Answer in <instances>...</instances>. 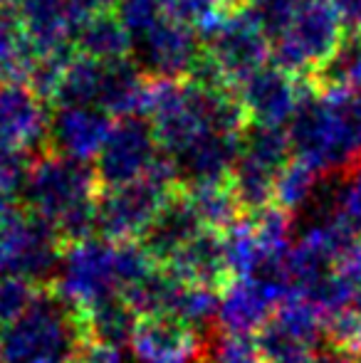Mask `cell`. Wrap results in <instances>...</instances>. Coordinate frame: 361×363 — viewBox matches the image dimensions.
I'll list each match as a JSON object with an SVG mask.
<instances>
[{
    "label": "cell",
    "mask_w": 361,
    "mask_h": 363,
    "mask_svg": "<svg viewBox=\"0 0 361 363\" xmlns=\"http://www.w3.org/2000/svg\"><path fill=\"white\" fill-rule=\"evenodd\" d=\"M292 156L324 173H349L361 166V91L339 86L307 89L287 124Z\"/></svg>",
    "instance_id": "obj_1"
},
{
    "label": "cell",
    "mask_w": 361,
    "mask_h": 363,
    "mask_svg": "<svg viewBox=\"0 0 361 363\" xmlns=\"http://www.w3.org/2000/svg\"><path fill=\"white\" fill-rule=\"evenodd\" d=\"M154 267V257L136 240L89 235L65 245L52 277V291L70 309L82 314L111 296H124Z\"/></svg>",
    "instance_id": "obj_2"
},
{
    "label": "cell",
    "mask_w": 361,
    "mask_h": 363,
    "mask_svg": "<svg viewBox=\"0 0 361 363\" xmlns=\"http://www.w3.org/2000/svg\"><path fill=\"white\" fill-rule=\"evenodd\" d=\"M20 193L28 211L45 220L62 242L89 238L91 230H96L101 186L94 168L84 161L45 148L30 158Z\"/></svg>",
    "instance_id": "obj_3"
},
{
    "label": "cell",
    "mask_w": 361,
    "mask_h": 363,
    "mask_svg": "<svg viewBox=\"0 0 361 363\" xmlns=\"http://www.w3.org/2000/svg\"><path fill=\"white\" fill-rule=\"evenodd\" d=\"M82 339L77 314L55 291H40L30 309L5 326L0 363H74Z\"/></svg>",
    "instance_id": "obj_4"
},
{
    "label": "cell",
    "mask_w": 361,
    "mask_h": 363,
    "mask_svg": "<svg viewBox=\"0 0 361 363\" xmlns=\"http://www.w3.org/2000/svg\"><path fill=\"white\" fill-rule=\"evenodd\" d=\"M179 188V173L164 153L146 178L101 191L96 203V233L106 240H141Z\"/></svg>",
    "instance_id": "obj_5"
},
{
    "label": "cell",
    "mask_w": 361,
    "mask_h": 363,
    "mask_svg": "<svg viewBox=\"0 0 361 363\" xmlns=\"http://www.w3.org/2000/svg\"><path fill=\"white\" fill-rule=\"evenodd\" d=\"M344 35L347 30L332 0H299L289 28L270 45V62L299 79H309L332 57Z\"/></svg>",
    "instance_id": "obj_6"
},
{
    "label": "cell",
    "mask_w": 361,
    "mask_h": 363,
    "mask_svg": "<svg viewBox=\"0 0 361 363\" xmlns=\"http://www.w3.org/2000/svg\"><path fill=\"white\" fill-rule=\"evenodd\" d=\"M60 238L33 213L10 211L0 220V277H20L40 284L55 277L60 262Z\"/></svg>",
    "instance_id": "obj_7"
},
{
    "label": "cell",
    "mask_w": 361,
    "mask_h": 363,
    "mask_svg": "<svg viewBox=\"0 0 361 363\" xmlns=\"http://www.w3.org/2000/svg\"><path fill=\"white\" fill-rule=\"evenodd\" d=\"M164 151L146 116H119L94 158L96 181L101 191L129 186L149 176Z\"/></svg>",
    "instance_id": "obj_8"
},
{
    "label": "cell",
    "mask_w": 361,
    "mask_h": 363,
    "mask_svg": "<svg viewBox=\"0 0 361 363\" xmlns=\"http://www.w3.org/2000/svg\"><path fill=\"white\" fill-rule=\"evenodd\" d=\"M206 52L213 55L231 86L270 62V40L245 18L243 10H221L196 25Z\"/></svg>",
    "instance_id": "obj_9"
},
{
    "label": "cell",
    "mask_w": 361,
    "mask_h": 363,
    "mask_svg": "<svg viewBox=\"0 0 361 363\" xmlns=\"http://www.w3.org/2000/svg\"><path fill=\"white\" fill-rule=\"evenodd\" d=\"M292 291L284 267L265 269L250 277H233L221 291L218 326L252 334L272 319L277 306Z\"/></svg>",
    "instance_id": "obj_10"
},
{
    "label": "cell",
    "mask_w": 361,
    "mask_h": 363,
    "mask_svg": "<svg viewBox=\"0 0 361 363\" xmlns=\"http://www.w3.org/2000/svg\"><path fill=\"white\" fill-rule=\"evenodd\" d=\"M201 52L203 43L198 30L174 15L131 38V60L146 77L186 79Z\"/></svg>",
    "instance_id": "obj_11"
},
{
    "label": "cell",
    "mask_w": 361,
    "mask_h": 363,
    "mask_svg": "<svg viewBox=\"0 0 361 363\" xmlns=\"http://www.w3.org/2000/svg\"><path fill=\"white\" fill-rule=\"evenodd\" d=\"M233 89H235L238 99L245 109L248 121L287 126L292 121L294 111H297L299 101H302L307 82L302 84L299 77L267 62L260 69L248 74L245 79L238 82Z\"/></svg>",
    "instance_id": "obj_12"
},
{
    "label": "cell",
    "mask_w": 361,
    "mask_h": 363,
    "mask_svg": "<svg viewBox=\"0 0 361 363\" xmlns=\"http://www.w3.org/2000/svg\"><path fill=\"white\" fill-rule=\"evenodd\" d=\"M50 111L28 84H0V139L28 156L48 148Z\"/></svg>",
    "instance_id": "obj_13"
},
{
    "label": "cell",
    "mask_w": 361,
    "mask_h": 363,
    "mask_svg": "<svg viewBox=\"0 0 361 363\" xmlns=\"http://www.w3.org/2000/svg\"><path fill=\"white\" fill-rule=\"evenodd\" d=\"M111 131V114L99 106H55L50 111L48 148L74 161H94Z\"/></svg>",
    "instance_id": "obj_14"
},
{
    "label": "cell",
    "mask_w": 361,
    "mask_h": 363,
    "mask_svg": "<svg viewBox=\"0 0 361 363\" xmlns=\"http://www.w3.org/2000/svg\"><path fill=\"white\" fill-rule=\"evenodd\" d=\"M129 349L139 363H201L203 336L169 316H139Z\"/></svg>",
    "instance_id": "obj_15"
},
{
    "label": "cell",
    "mask_w": 361,
    "mask_h": 363,
    "mask_svg": "<svg viewBox=\"0 0 361 363\" xmlns=\"http://www.w3.org/2000/svg\"><path fill=\"white\" fill-rule=\"evenodd\" d=\"M240 139L243 134L206 131L186 148H181L176 156H169L179 173L181 186L231 181V173L240 156Z\"/></svg>",
    "instance_id": "obj_16"
},
{
    "label": "cell",
    "mask_w": 361,
    "mask_h": 363,
    "mask_svg": "<svg viewBox=\"0 0 361 363\" xmlns=\"http://www.w3.org/2000/svg\"><path fill=\"white\" fill-rule=\"evenodd\" d=\"M169 272L181 277L183 282L203 284V287H226L233 279L228 264L226 238L221 230H201L164 264Z\"/></svg>",
    "instance_id": "obj_17"
},
{
    "label": "cell",
    "mask_w": 361,
    "mask_h": 363,
    "mask_svg": "<svg viewBox=\"0 0 361 363\" xmlns=\"http://www.w3.org/2000/svg\"><path fill=\"white\" fill-rule=\"evenodd\" d=\"M15 10H18L25 38L38 48L40 55L74 48L72 33L77 23L67 0H20Z\"/></svg>",
    "instance_id": "obj_18"
},
{
    "label": "cell",
    "mask_w": 361,
    "mask_h": 363,
    "mask_svg": "<svg viewBox=\"0 0 361 363\" xmlns=\"http://www.w3.org/2000/svg\"><path fill=\"white\" fill-rule=\"evenodd\" d=\"M201 230H206V225L201 223V218L196 216L193 206L188 203L183 186L174 193L166 208L159 213V218L154 220V225L149 228V233L144 235V247L146 252L154 257L156 264L164 267L171 257L188 242L196 238Z\"/></svg>",
    "instance_id": "obj_19"
},
{
    "label": "cell",
    "mask_w": 361,
    "mask_h": 363,
    "mask_svg": "<svg viewBox=\"0 0 361 363\" xmlns=\"http://www.w3.org/2000/svg\"><path fill=\"white\" fill-rule=\"evenodd\" d=\"M72 45L77 55L91 60L131 57V35L116 13H99L74 25Z\"/></svg>",
    "instance_id": "obj_20"
},
{
    "label": "cell",
    "mask_w": 361,
    "mask_h": 363,
    "mask_svg": "<svg viewBox=\"0 0 361 363\" xmlns=\"http://www.w3.org/2000/svg\"><path fill=\"white\" fill-rule=\"evenodd\" d=\"M77 314V311H74ZM79 326H82L84 339L106 341V344H126L134 334V326L139 321V314L131 309V304L124 296H111L101 304L77 314Z\"/></svg>",
    "instance_id": "obj_21"
},
{
    "label": "cell",
    "mask_w": 361,
    "mask_h": 363,
    "mask_svg": "<svg viewBox=\"0 0 361 363\" xmlns=\"http://www.w3.org/2000/svg\"><path fill=\"white\" fill-rule=\"evenodd\" d=\"M188 203L193 206L196 216L208 230H228L238 218H240V201L233 191L231 181L216 183H191L183 186Z\"/></svg>",
    "instance_id": "obj_22"
},
{
    "label": "cell",
    "mask_w": 361,
    "mask_h": 363,
    "mask_svg": "<svg viewBox=\"0 0 361 363\" xmlns=\"http://www.w3.org/2000/svg\"><path fill=\"white\" fill-rule=\"evenodd\" d=\"M104 60H91L84 55H74L67 65L60 86L55 91V106H99Z\"/></svg>",
    "instance_id": "obj_23"
},
{
    "label": "cell",
    "mask_w": 361,
    "mask_h": 363,
    "mask_svg": "<svg viewBox=\"0 0 361 363\" xmlns=\"http://www.w3.org/2000/svg\"><path fill=\"white\" fill-rule=\"evenodd\" d=\"M201 363H265L260 341L245 331L213 326L203 334Z\"/></svg>",
    "instance_id": "obj_24"
},
{
    "label": "cell",
    "mask_w": 361,
    "mask_h": 363,
    "mask_svg": "<svg viewBox=\"0 0 361 363\" xmlns=\"http://www.w3.org/2000/svg\"><path fill=\"white\" fill-rule=\"evenodd\" d=\"M314 86H339L361 91V35H344L334 55L309 77Z\"/></svg>",
    "instance_id": "obj_25"
},
{
    "label": "cell",
    "mask_w": 361,
    "mask_h": 363,
    "mask_svg": "<svg viewBox=\"0 0 361 363\" xmlns=\"http://www.w3.org/2000/svg\"><path fill=\"white\" fill-rule=\"evenodd\" d=\"M317 176L319 173L312 166H307L299 158H289L287 166L277 173L272 203L289 213L302 211L317 196Z\"/></svg>",
    "instance_id": "obj_26"
},
{
    "label": "cell",
    "mask_w": 361,
    "mask_h": 363,
    "mask_svg": "<svg viewBox=\"0 0 361 363\" xmlns=\"http://www.w3.org/2000/svg\"><path fill=\"white\" fill-rule=\"evenodd\" d=\"M299 0H243L240 8L245 18L270 40V45L277 38H282L284 30L289 28L297 10Z\"/></svg>",
    "instance_id": "obj_27"
},
{
    "label": "cell",
    "mask_w": 361,
    "mask_h": 363,
    "mask_svg": "<svg viewBox=\"0 0 361 363\" xmlns=\"http://www.w3.org/2000/svg\"><path fill=\"white\" fill-rule=\"evenodd\" d=\"M324 339L329 341L334 354L361 356V311L359 309H337L324 316Z\"/></svg>",
    "instance_id": "obj_28"
},
{
    "label": "cell",
    "mask_w": 361,
    "mask_h": 363,
    "mask_svg": "<svg viewBox=\"0 0 361 363\" xmlns=\"http://www.w3.org/2000/svg\"><path fill=\"white\" fill-rule=\"evenodd\" d=\"M114 13L121 20V25L129 30L131 38H136L164 18H169L171 10L169 0H116Z\"/></svg>",
    "instance_id": "obj_29"
},
{
    "label": "cell",
    "mask_w": 361,
    "mask_h": 363,
    "mask_svg": "<svg viewBox=\"0 0 361 363\" xmlns=\"http://www.w3.org/2000/svg\"><path fill=\"white\" fill-rule=\"evenodd\" d=\"M40 289L35 282L20 277H0V326H8L38 299Z\"/></svg>",
    "instance_id": "obj_30"
},
{
    "label": "cell",
    "mask_w": 361,
    "mask_h": 363,
    "mask_svg": "<svg viewBox=\"0 0 361 363\" xmlns=\"http://www.w3.org/2000/svg\"><path fill=\"white\" fill-rule=\"evenodd\" d=\"M332 211L347 220L357 233H361V166L344 173L342 186L334 191Z\"/></svg>",
    "instance_id": "obj_31"
},
{
    "label": "cell",
    "mask_w": 361,
    "mask_h": 363,
    "mask_svg": "<svg viewBox=\"0 0 361 363\" xmlns=\"http://www.w3.org/2000/svg\"><path fill=\"white\" fill-rule=\"evenodd\" d=\"M74 363H124V354H121V346L116 344L82 339Z\"/></svg>",
    "instance_id": "obj_32"
},
{
    "label": "cell",
    "mask_w": 361,
    "mask_h": 363,
    "mask_svg": "<svg viewBox=\"0 0 361 363\" xmlns=\"http://www.w3.org/2000/svg\"><path fill=\"white\" fill-rule=\"evenodd\" d=\"M25 38L18 10H0V57Z\"/></svg>",
    "instance_id": "obj_33"
},
{
    "label": "cell",
    "mask_w": 361,
    "mask_h": 363,
    "mask_svg": "<svg viewBox=\"0 0 361 363\" xmlns=\"http://www.w3.org/2000/svg\"><path fill=\"white\" fill-rule=\"evenodd\" d=\"M349 35H361V0H332Z\"/></svg>",
    "instance_id": "obj_34"
},
{
    "label": "cell",
    "mask_w": 361,
    "mask_h": 363,
    "mask_svg": "<svg viewBox=\"0 0 361 363\" xmlns=\"http://www.w3.org/2000/svg\"><path fill=\"white\" fill-rule=\"evenodd\" d=\"M67 3H70V10H72L74 23H79V20L91 18V15L114 10L116 0H67Z\"/></svg>",
    "instance_id": "obj_35"
},
{
    "label": "cell",
    "mask_w": 361,
    "mask_h": 363,
    "mask_svg": "<svg viewBox=\"0 0 361 363\" xmlns=\"http://www.w3.org/2000/svg\"><path fill=\"white\" fill-rule=\"evenodd\" d=\"M15 193H18V191H13V188H8V186H3V183H0V220L8 216L10 211H13Z\"/></svg>",
    "instance_id": "obj_36"
},
{
    "label": "cell",
    "mask_w": 361,
    "mask_h": 363,
    "mask_svg": "<svg viewBox=\"0 0 361 363\" xmlns=\"http://www.w3.org/2000/svg\"><path fill=\"white\" fill-rule=\"evenodd\" d=\"M324 363H361L357 356H347V354H332L329 359H324Z\"/></svg>",
    "instance_id": "obj_37"
},
{
    "label": "cell",
    "mask_w": 361,
    "mask_h": 363,
    "mask_svg": "<svg viewBox=\"0 0 361 363\" xmlns=\"http://www.w3.org/2000/svg\"><path fill=\"white\" fill-rule=\"evenodd\" d=\"M20 0H0V10H15Z\"/></svg>",
    "instance_id": "obj_38"
},
{
    "label": "cell",
    "mask_w": 361,
    "mask_h": 363,
    "mask_svg": "<svg viewBox=\"0 0 361 363\" xmlns=\"http://www.w3.org/2000/svg\"><path fill=\"white\" fill-rule=\"evenodd\" d=\"M354 309H359L361 311V284H359V287L357 289H354Z\"/></svg>",
    "instance_id": "obj_39"
},
{
    "label": "cell",
    "mask_w": 361,
    "mask_h": 363,
    "mask_svg": "<svg viewBox=\"0 0 361 363\" xmlns=\"http://www.w3.org/2000/svg\"><path fill=\"white\" fill-rule=\"evenodd\" d=\"M0 351H3V326H0Z\"/></svg>",
    "instance_id": "obj_40"
}]
</instances>
